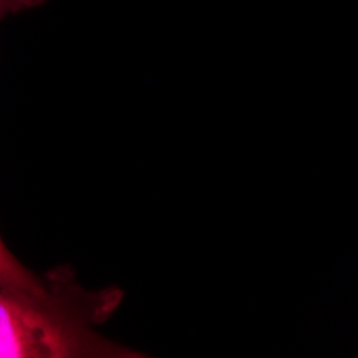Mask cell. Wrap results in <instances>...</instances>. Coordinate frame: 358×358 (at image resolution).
I'll use <instances>...</instances> for the list:
<instances>
[{
  "label": "cell",
  "mask_w": 358,
  "mask_h": 358,
  "mask_svg": "<svg viewBox=\"0 0 358 358\" xmlns=\"http://www.w3.org/2000/svg\"><path fill=\"white\" fill-rule=\"evenodd\" d=\"M43 3H45V0H0V19L7 15L32 10Z\"/></svg>",
  "instance_id": "obj_3"
},
{
  "label": "cell",
  "mask_w": 358,
  "mask_h": 358,
  "mask_svg": "<svg viewBox=\"0 0 358 358\" xmlns=\"http://www.w3.org/2000/svg\"><path fill=\"white\" fill-rule=\"evenodd\" d=\"M50 276L43 292L0 287V358L133 357L96 331L118 291H85L66 269Z\"/></svg>",
  "instance_id": "obj_1"
},
{
  "label": "cell",
  "mask_w": 358,
  "mask_h": 358,
  "mask_svg": "<svg viewBox=\"0 0 358 358\" xmlns=\"http://www.w3.org/2000/svg\"><path fill=\"white\" fill-rule=\"evenodd\" d=\"M50 275L45 279L38 278L23 266L0 236V287L28 292H43L50 287Z\"/></svg>",
  "instance_id": "obj_2"
}]
</instances>
